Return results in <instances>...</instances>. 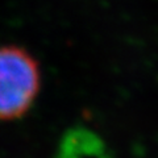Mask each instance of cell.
I'll use <instances>...</instances> for the list:
<instances>
[{
  "label": "cell",
  "mask_w": 158,
  "mask_h": 158,
  "mask_svg": "<svg viewBox=\"0 0 158 158\" xmlns=\"http://www.w3.org/2000/svg\"><path fill=\"white\" fill-rule=\"evenodd\" d=\"M40 69L16 46L0 48V120H15L32 107L40 91Z\"/></svg>",
  "instance_id": "1"
},
{
  "label": "cell",
  "mask_w": 158,
  "mask_h": 158,
  "mask_svg": "<svg viewBox=\"0 0 158 158\" xmlns=\"http://www.w3.org/2000/svg\"><path fill=\"white\" fill-rule=\"evenodd\" d=\"M57 158H112L106 142L95 132L75 127L65 132Z\"/></svg>",
  "instance_id": "2"
}]
</instances>
